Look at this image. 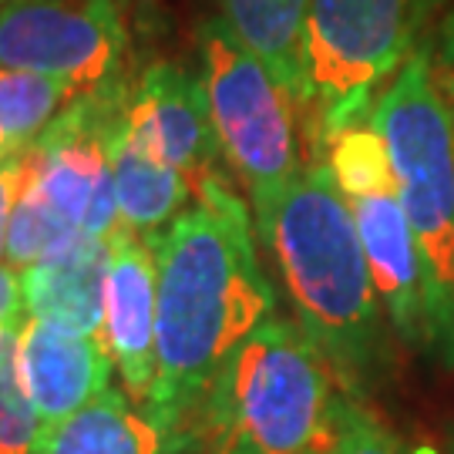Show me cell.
Returning <instances> with one entry per match:
<instances>
[{
    "mask_svg": "<svg viewBox=\"0 0 454 454\" xmlns=\"http://www.w3.org/2000/svg\"><path fill=\"white\" fill-rule=\"evenodd\" d=\"M182 209L148 239L155 253V384L148 411L179 434L232 350L276 309L253 223L226 176L192 185Z\"/></svg>",
    "mask_w": 454,
    "mask_h": 454,
    "instance_id": "6da1fadb",
    "label": "cell"
},
{
    "mask_svg": "<svg viewBox=\"0 0 454 454\" xmlns=\"http://www.w3.org/2000/svg\"><path fill=\"white\" fill-rule=\"evenodd\" d=\"M286 283L300 330L350 397H367L387 371V337L354 209L324 159H313L256 219Z\"/></svg>",
    "mask_w": 454,
    "mask_h": 454,
    "instance_id": "7a4b0ae2",
    "label": "cell"
},
{
    "mask_svg": "<svg viewBox=\"0 0 454 454\" xmlns=\"http://www.w3.org/2000/svg\"><path fill=\"white\" fill-rule=\"evenodd\" d=\"M347 397L307 333L273 313L182 421V454H330Z\"/></svg>",
    "mask_w": 454,
    "mask_h": 454,
    "instance_id": "3957f363",
    "label": "cell"
},
{
    "mask_svg": "<svg viewBox=\"0 0 454 454\" xmlns=\"http://www.w3.org/2000/svg\"><path fill=\"white\" fill-rule=\"evenodd\" d=\"M427 273V357L454 367V118L434 48H411L371 112Z\"/></svg>",
    "mask_w": 454,
    "mask_h": 454,
    "instance_id": "277c9868",
    "label": "cell"
},
{
    "mask_svg": "<svg viewBox=\"0 0 454 454\" xmlns=\"http://www.w3.org/2000/svg\"><path fill=\"white\" fill-rule=\"evenodd\" d=\"M199 65L223 159L246 182L253 212L262 219L303 168L296 101L223 17L199 27Z\"/></svg>",
    "mask_w": 454,
    "mask_h": 454,
    "instance_id": "5b68a950",
    "label": "cell"
},
{
    "mask_svg": "<svg viewBox=\"0 0 454 454\" xmlns=\"http://www.w3.org/2000/svg\"><path fill=\"white\" fill-rule=\"evenodd\" d=\"M418 0H309L303 34L313 138L371 118V98L414 44Z\"/></svg>",
    "mask_w": 454,
    "mask_h": 454,
    "instance_id": "8992f818",
    "label": "cell"
},
{
    "mask_svg": "<svg viewBox=\"0 0 454 454\" xmlns=\"http://www.w3.org/2000/svg\"><path fill=\"white\" fill-rule=\"evenodd\" d=\"M129 31L118 0H4L0 67L34 71L78 95L125 78Z\"/></svg>",
    "mask_w": 454,
    "mask_h": 454,
    "instance_id": "52a82bcc",
    "label": "cell"
},
{
    "mask_svg": "<svg viewBox=\"0 0 454 454\" xmlns=\"http://www.w3.org/2000/svg\"><path fill=\"white\" fill-rule=\"evenodd\" d=\"M125 125L142 145L179 168L192 185L223 176V148L212 129L202 78L176 61H155L138 74L125 105Z\"/></svg>",
    "mask_w": 454,
    "mask_h": 454,
    "instance_id": "ba28073f",
    "label": "cell"
},
{
    "mask_svg": "<svg viewBox=\"0 0 454 454\" xmlns=\"http://www.w3.org/2000/svg\"><path fill=\"white\" fill-rule=\"evenodd\" d=\"M20 380L44 427L65 421L105 387H112V354L101 337L48 317H24L20 324Z\"/></svg>",
    "mask_w": 454,
    "mask_h": 454,
    "instance_id": "9c48e42d",
    "label": "cell"
},
{
    "mask_svg": "<svg viewBox=\"0 0 454 454\" xmlns=\"http://www.w3.org/2000/svg\"><path fill=\"white\" fill-rule=\"evenodd\" d=\"M350 209L387 320L407 347L427 350V273L401 199L397 192L367 195L354 199Z\"/></svg>",
    "mask_w": 454,
    "mask_h": 454,
    "instance_id": "30bf717a",
    "label": "cell"
},
{
    "mask_svg": "<svg viewBox=\"0 0 454 454\" xmlns=\"http://www.w3.org/2000/svg\"><path fill=\"white\" fill-rule=\"evenodd\" d=\"M105 283V343L135 404H148L155 384V253L129 229H114Z\"/></svg>",
    "mask_w": 454,
    "mask_h": 454,
    "instance_id": "8fae6325",
    "label": "cell"
},
{
    "mask_svg": "<svg viewBox=\"0 0 454 454\" xmlns=\"http://www.w3.org/2000/svg\"><path fill=\"white\" fill-rule=\"evenodd\" d=\"M112 239L84 236L74 249L20 270L27 317H48L105 340V283Z\"/></svg>",
    "mask_w": 454,
    "mask_h": 454,
    "instance_id": "7c38bea8",
    "label": "cell"
},
{
    "mask_svg": "<svg viewBox=\"0 0 454 454\" xmlns=\"http://www.w3.org/2000/svg\"><path fill=\"white\" fill-rule=\"evenodd\" d=\"M125 105L114 112L105 131V145H108L114 172L118 229H129L148 243L185 209V199L192 195V182L131 135L125 125Z\"/></svg>",
    "mask_w": 454,
    "mask_h": 454,
    "instance_id": "4fadbf2b",
    "label": "cell"
},
{
    "mask_svg": "<svg viewBox=\"0 0 454 454\" xmlns=\"http://www.w3.org/2000/svg\"><path fill=\"white\" fill-rule=\"evenodd\" d=\"M37 454H182V444L145 404L105 387L71 418L44 427Z\"/></svg>",
    "mask_w": 454,
    "mask_h": 454,
    "instance_id": "5bb4252c",
    "label": "cell"
},
{
    "mask_svg": "<svg viewBox=\"0 0 454 454\" xmlns=\"http://www.w3.org/2000/svg\"><path fill=\"white\" fill-rule=\"evenodd\" d=\"M229 31L273 71L279 84L307 108V67H303V34H307L309 0H215Z\"/></svg>",
    "mask_w": 454,
    "mask_h": 454,
    "instance_id": "9a60e30c",
    "label": "cell"
},
{
    "mask_svg": "<svg viewBox=\"0 0 454 454\" xmlns=\"http://www.w3.org/2000/svg\"><path fill=\"white\" fill-rule=\"evenodd\" d=\"M78 95L71 84L34 71L0 67V155H20Z\"/></svg>",
    "mask_w": 454,
    "mask_h": 454,
    "instance_id": "2e32d148",
    "label": "cell"
},
{
    "mask_svg": "<svg viewBox=\"0 0 454 454\" xmlns=\"http://www.w3.org/2000/svg\"><path fill=\"white\" fill-rule=\"evenodd\" d=\"M84 239L78 226H71L61 212L51 206L44 192L31 179L27 165H24V185L11 212V226H7V243H4V260L14 266L17 273L27 270L34 262H44L61 256L67 249Z\"/></svg>",
    "mask_w": 454,
    "mask_h": 454,
    "instance_id": "e0dca14e",
    "label": "cell"
},
{
    "mask_svg": "<svg viewBox=\"0 0 454 454\" xmlns=\"http://www.w3.org/2000/svg\"><path fill=\"white\" fill-rule=\"evenodd\" d=\"M324 145V162L333 172V182H337V189L343 192L347 202L380 192H397L387 145H384V138H380V131L371 118L333 131Z\"/></svg>",
    "mask_w": 454,
    "mask_h": 454,
    "instance_id": "ac0fdd59",
    "label": "cell"
},
{
    "mask_svg": "<svg viewBox=\"0 0 454 454\" xmlns=\"http://www.w3.org/2000/svg\"><path fill=\"white\" fill-rule=\"evenodd\" d=\"M20 326H0V454H37L44 424L20 380Z\"/></svg>",
    "mask_w": 454,
    "mask_h": 454,
    "instance_id": "d6986e66",
    "label": "cell"
},
{
    "mask_svg": "<svg viewBox=\"0 0 454 454\" xmlns=\"http://www.w3.org/2000/svg\"><path fill=\"white\" fill-rule=\"evenodd\" d=\"M330 454H411L407 444L384 421H377L357 397H347L340 418V438Z\"/></svg>",
    "mask_w": 454,
    "mask_h": 454,
    "instance_id": "ffe728a7",
    "label": "cell"
},
{
    "mask_svg": "<svg viewBox=\"0 0 454 454\" xmlns=\"http://www.w3.org/2000/svg\"><path fill=\"white\" fill-rule=\"evenodd\" d=\"M20 185H24V152L0 159V256H4L7 226H11V212L20 195Z\"/></svg>",
    "mask_w": 454,
    "mask_h": 454,
    "instance_id": "44dd1931",
    "label": "cell"
},
{
    "mask_svg": "<svg viewBox=\"0 0 454 454\" xmlns=\"http://www.w3.org/2000/svg\"><path fill=\"white\" fill-rule=\"evenodd\" d=\"M24 317H27V309H24L20 273L14 266H0V326H20Z\"/></svg>",
    "mask_w": 454,
    "mask_h": 454,
    "instance_id": "7402d4cb",
    "label": "cell"
},
{
    "mask_svg": "<svg viewBox=\"0 0 454 454\" xmlns=\"http://www.w3.org/2000/svg\"><path fill=\"white\" fill-rule=\"evenodd\" d=\"M434 48V44H431ZM434 67H438L441 88L448 95V105H451V118H454V14L444 20L438 37V51H434Z\"/></svg>",
    "mask_w": 454,
    "mask_h": 454,
    "instance_id": "603a6c76",
    "label": "cell"
},
{
    "mask_svg": "<svg viewBox=\"0 0 454 454\" xmlns=\"http://www.w3.org/2000/svg\"><path fill=\"white\" fill-rule=\"evenodd\" d=\"M118 4H121V7H131V4H138V0H118Z\"/></svg>",
    "mask_w": 454,
    "mask_h": 454,
    "instance_id": "cb8c5ba5",
    "label": "cell"
},
{
    "mask_svg": "<svg viewBox=\"0 0 454 454\" xmlns=\"http://www.w3.org/2000/svg\"><path fill=\"white\" fill-rule=\"evenodd\" d=\"M0 159H4V155H0Z\"/></svg>",
    "mask_w": 454,
    "mask_h": 454,
    "instance_id": "d4e9b609",
    "label": "cell"
},
{
    "mask_svg": "<svg viewBox=\"0 0 454 454\" xmlns=\"http://www.w3.org/2000/svg\"><path fill=\"white\" fill-rule=\"evenodd\" d=\"M0 4H4V0H0Z\"/></svg>",
    "mask_w": 454,
    "mask_h": 454,
    "instance_id": "484cf974",
    "label": "cell"
}]
</instances>
